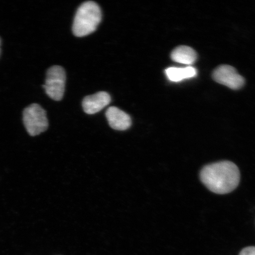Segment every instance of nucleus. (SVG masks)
Wrapping results in <instances>:
<instances>
[{"instance_id": "nucleus-1", "label": "nucleus", "mask_w": 255, "mask_h": 255, "mask_svg": "<svg viewBox=\"0 0 255 255\" xmlns=\"http://www.w3.org/2000/svg\"><path fill=\"white\" fill-rule=\"evenodd\" d=\"M200 179L212 192L225 194L232 192L240 182V171L234 162L225 161L207 165L200 172Z\"/></svg>"}, {"instance_id": "nucleus-2", "label": "nucleus", "mask_w": 255, "mask_h": 255, "mask_svg": "<svg viewBox=\"0 0 255 255\" xmlns=\"http://www.w3.org/2000/svg\"><path fill=\"white\" fill-rule=\"evenodd\" d=\"M101 20L100 6L94 1H86L76 12L73 24V33L76 37L88 36L97 30Z\"/></svg>"}, {"instance_id": "nucleus-3", "label": "nucleus", "mask_w": 255, "mask_h": 255, "mask_svg": "<svg viewBox=\"0 0 255 255\" xmlns=\"http://www.w3.org/2000/svg\"><path fill=\"white\" fill-rule=\"evenodd\" d=\"M23 116L25 129L31 136L39 135L49 127L46 112L39 104H33L25 108Z\"/></svg>"}, {"instance_id": "nucleus-4", "label": "nucleus", "mask_w": 255, "mask_h": 255, "mask_svg": "<svg viewBox=\"0 0 255 255\" xmlns=\"http://www.w3.org/2000/svg\"><path fill=\"white\" fill-rule=\"evenodd\" d=\"M66 73L62 67L53 66L48 69L45 84L43 87L46 94L52 100H62L65 91Z\"/></svg>"}, {"instance_id": "nucleus-5", "label": "nucleus", "mask_w": 255, "mask_h": 255, "mask_svg": "<svg viewBox=\"0 0 255 255\" xmlns=\"http://www.w3.org/2000/svg\"><path fill=\"white\" fill-rule=\"evenodd\" d=\"M215 81L234 90H238L244 87L245 79L239 74L234 67L222 65L215 70L213 73Z\"/></svg>"}, {"instance_id": "nucleus-6", "label": "nucleus", "mask_w": 255, "mask_h": 255, "mask_svg": "<svg viewBox=\"0 0 255 255\" xmlns=\"http://www.w3.org/2000/svg\"><path fill=\"white\" fill-rule=\"evenodd\" d=\"M111 98L106 92L88 96L82 102L83 109L88 114H95L103 109L111 103Z\"/></svg>"}, {"instance_id": "nucleus-7", "label": "nucleus", "mask_w": 255, "mask_h": 255, "mask_svg": "<svg viewBox=\"0 0 255 255\" xmlns=\"http://www.w3.org/2000/svg\"><path fill=\"white\" fill-rule=\"evenodd\" d=\"M106 117L112 128L118 130H126L132 125V121L128 114L115 107L108 108Z\"/></svg>"}, {"instance_id": "nucleus-8", "label": "nucleus", "mask_w": 255, "mask_h": 255, "mask_svg": "<svg viewBox=\"0 0 255 255\" xmlns=\"http://www.w3.org/2000/svg\"><path fill=\"white\" fill-rule=\"evenodd\" d=\"M173 61L184 65H191L196 61L197 55L192 48L186 46H178L171 54Z\"/></svg>"}, {"instance_id": "nucleus-9", "label": "nucleus", "mask_w": 255, "mask_h": 255, "mask_svg": "<svg viewBox=\"0 0 255 255\" xmlns=\"http://www.w3.org/2000/svg\"><path fill=\"white\" fill-rule=\"evenodd\" d=\"M167 78L171 82H178L195 77L197 75V70L193 67L188 66L184 68L171 67L165 70Z\"/></svg>"}, {"instance_id": "nucleus-10", "label": "nucleus", "mask_w": 255, "mask_h": 255, "mask_svg": "<svg viewBox=\"0 0 255 255\" xmlns=\"http://www.w3.org/2000/svg\"><path fill=\"white\" fill-rule=\"evenodd\" d=\"M239 255H255V247H250L244 249Z\"/></svg>"}, {"instance_id": "nucleus-11", "label": "nucleus", "mask_w": 255, "mask_h": 255, "mask_svg": "<svg viewBox=\"0 0 255 255\" xmlns=\"http://www.w3.org/2000/svg\"><path fill=\"white\" fill-rule=\"evenodd\" d=\"M0 46H1V40H0ZM0 51H1V49H0Z\"/></svg>"}]
</instances>
